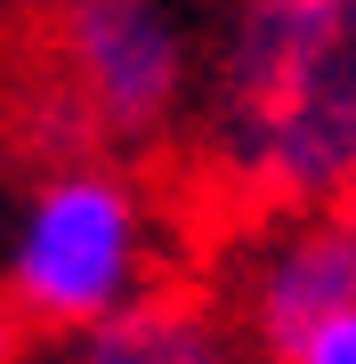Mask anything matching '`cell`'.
<instances>
[{
	"label": "cell",
	"instance_id": "6da1fadb",
	"mask_svg": "<svg viewBox=\"0 0 356 364\" xmlns=\"http://www.w3.org/2000/svg\"><path fill=\"white\" fill-rule=\"evenodd\" d=\"M219 162L276 210H356V41L340 0H235Z\"/></svg>",
	"mask_w": 356,
	"mask_h": 364
},
{
	"label": "cell",
	"instance_id": "7a4b0ae2",
	"mask_svg": "<svg viewBox=\"0 0 356 364\" xmlns=\"http://www.w3.org/2000/svg\"><path fill=\"white\" fill-rule=\"evenodd\" d=\"M146 291H162L146 186L106 154L49 162L0 243V308L33 340H81L90 324L138 308Z\"/></svg>",
	"mask_w": 356,
	"mask_h": 364
},
{
	"label": "cell",
	"instance_id": "3957f363",
	"mask_svg": "<svg viewBox=\"0 0 356 364\" xmlns=\"http://www.w3.org/2000/svg\"><path fill=\"white\" fill-rule=\"evenodd\" d=\"M41 90L73 146H146L186 114L195 49L171 0H49Z\"/></svg>",
	"mask_w": 356,
	"mask_h": 364
},
{
	"label": "cell",
	"instance_id": "277c9868",
	"mask_svg": "<svg viewBox=\"0 0 356 364\" xmlns=\"http://www.w3.org/2000/svg\"><path fill=\"white\" fill-rule=\"evenodd\" d=\"M340 308H356V210L284 219L235 284V332L251 340L259 364H276L291 340H308Z\"/></svg>",
	"mask_w": 356,
	"mask_h": 364
},
{
	"label": "cell",
	"instance_id": "5b68a950",
	"mask_svg": "<svg viewBox=\"0 0 356 364\" xmlns=\"http://www.w3.org/2000/svg\"><path fill=\"white\" fill-rule=\"evenodd\" d=\"M65 364H243V356L211 308H195L186 291H146L138 308L65 340Z\"/></svg>",
	"mask_w": 356,
	"mask_h": 364
},
{
	"label": "cell",
	"instance_id": "8992f818",
	"mask_svg": "<svg viewBox=\"0 0 356 364\" xmlns=\"http://www.w3.org/2000/svg\"><path fill=\"white\" fill-rule=\"evenodd\" d=\"M276 364H356V308L324 316V324L308 332V340H291V348H284Z\"/></svg>",
	"mask_w": 356,
	"mask_h": 364
},
{
	"label": "cell",
	"instance_id": "52a82bcc",
	"mask_svg": "<svg viewBox=\"0 0 356 364\" xmlns=\"http://www.w3.org/2000/svg\"><path fill=\"white\" fill-rule=\"evenodd\" d=\"M0 364H33V332L16 324L9 308H0Z\"/></svg>",
	"mask_w": 356,
	"mask_h": 364
},
{
	"label": "cell",
	"instance_id": "ba28073f",
	"mask_svg": "<svg viewBox=\"0 0 356 364\" xmlns=\"http://www.w3.org/2000/svg\"><path fill=\"white\" fill-rule=\"evenodd\" d=\"M340 16H348V41H356V0H340Z\"/></svg>",
	"mask_w": 356,
	"mask_h": 364
},
{
	"label": "cell",
	"instance_id": "9c48e42d",
	"mask_svg": "<svg viewBox=\"0 0 356 364\" xmlns=\"http://www.w3.org/2000/svg\"><path fill=\"white\" fill-rule=\"evenodd\" d=\"M9 9H25V0H0V16H9Z\"/></svg>",
	"mask_w": 356,
	"mask_h": 364
}]
</instances>
